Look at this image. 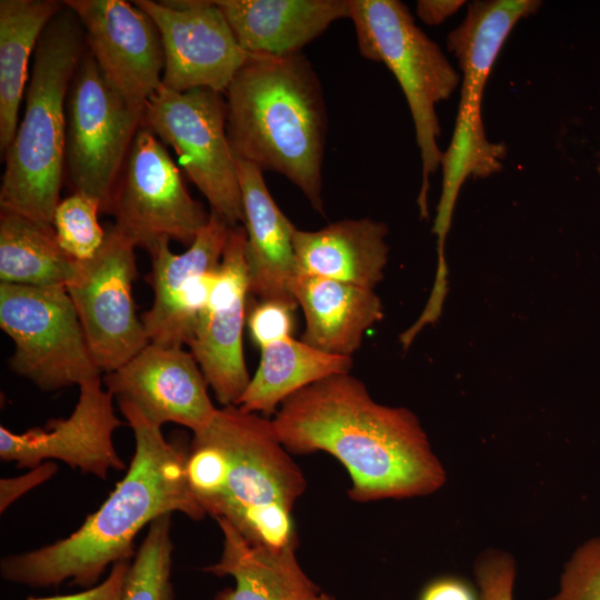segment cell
Instances as JSON below:
<instances>
[{
	"mask_svg": "<svg viewBox=\"0 0 600 600\" xmlns=\"http://www.w3.org/2000/svg\"><path fill=\"white\" fill-rule=\"evenodd\" d=\"M388 227L370 218L343 219L316 231L294 229L298 273L352 283L367 289L383 279Z\"/></svg>",
	"mask_w": 600,
	"mask_h": 600,
	"instance_id": "21",
	"label": "cell"
},
{
	"mask_svg": "<svg viewBox=\"0 0 600 600\" xmlns=\"http://www.w3.org/2000/svg\"><path fill=\"white\" fill-rule=\"evenodd\" d=\"M142 127L171 146L188 177L232 227L243 223L236 160L226 130L220 92L196 88L183 92L160 86L147 100Z\"/></svg>",
	"mask_w": 600,
	"mask_h": 600,
	"instance_id": "10",
	"label": "cell"
},
{
	"mask_svg": "<svg viewBox=\"0 0 600 600\" xmlns=\"http://www.w3.org/2000/svg\"><path fill=\"white\" fill-rule=\"evenodd\" d=\"M100 203L79 192L60 200L52 226L61 248L76 261H88L101 248L106 230L98 221Z\"/></svg>",
	"mask_w": 600,
	"mask_h": 600,
	"instance_id": "28",
	"label": "cell"
},
{
	"mask_svg": "<svg viewBox=\"0 0 600 600\" xmlns=\"http://www.w3.org/2000/svg\"><path fill=\"white\" fill-rule=\"evenodd\" d=\"M239 179L249 292L260 301H281L297 307L291 284L298 273L292 236L296 227L279 209L256 164L234 157Z\"/></svg>",
	"mask_w": 600,
	"mask_h": 600,
	"instance_id": "19",
	"label": "cell"
},
{
	"mask_svg": "<svg viewBox=\"0 0 600 600\" xmlns=\"http://www.w3.org/2000/svg\"><path fill=\"white\" fill-rule=\"evenodd\" d=\"M538 0H477L468 4L463 21L447 38L461 70V91L450 143L442 152V188L432 232L438 261H446L444 244L456 202L466 180L486 178L502 168L503 144L490 142L482 122L484 87L517 23L534 13Z\"/></svg>",
	"mask_w": 600,
	"mask_h": 600,
	"instance_id": "6",
	"label": "cell"
},
{
	"mask_svg": "<svg viewBox=\"0 0 600 600\" xmlns=\"http://www.w3.org/2000/svg\"><path fill=\"white\" fill-rule=\"evenodd\" d=\"M84 38L79 18L66 4L39 38L23 117L4 152L1 209L52 224L64 168L66 101Z\"/></svg>",
	"mask_w": 600,
	"mask_h": 600,
	"instance_id": "5",
	"label": "cell"
},
{
	"mask_svg": "<svg viewBox=\"0 0 600 600\" xmlns=\"http://www.w3.org/2000/svg\"><path fill=\"white\" fill-rule=\"evenodd\" d=\"M358 47L366 59L382 62L393 73L407 99L422 163L418 196L420 216L428 219L429 179L441 163L436 106L460 83V74L440 47L416 23L398 0H350Z\"/></svg>",
	"mask_w": 600,
	"mask_h": 600,
	"instance_id": "7",
	"label": "cell"
},
{
	"mask_svg": "<svg viewBox=\"0 0 600 600\" xmlns=\"http://www.w3.org/2000/svg\"><path fill=\"white\" fill-rule=\"evenodd\" d=\"M463 3V0H419L416 12L426 24L438 26L456 13Z\"/></svg>",
	"mask_w": 600,
	"mask_h": 600,
	"instance_id": "35",
	"label": "cell"
},
{
	"mask_svg": "<svg viewBox=\"0 0 600 600\" xmlns=\"http://www.w3.org/2000/svg\"><path fill=\"white\" fill-rule=\"evenodd\" d=\"M134 248L114 224L108 227L99 251L79 261L66 287L101 373L118 369L149 343L132 297Z\"/></svg>",
	"mask_w": 600,
	"mask_h": 600,
	"instance_id": "12",
	"label": "cell"
},
{
	"mask_svg": "<svg viewBox=\"0 0 600 600\" xmlns=\"http://www.w3.org/2000/svg\"><path fill=\"white\" fill-rule=\"evenodd\" d=\"M79 261L59 244L52 224L0 210V280L27 287H67Z\"/></svg>",
	"mask_w": 600,
	"mask_h": 600,
	"instance_id": "26",
	"label": "cell"
},
{
	"mask_svg": "<svg viewBox=\"0 0 600 600\" xmlns=\"http://www.w3.org/2000/svg\"><path fill=\"white\" fill-rule=\"evenodd\" d=\"M479 600H513L517 567L513 557L502 550L487 549L474 561Z\"/></svg>",
	"mask_w": 600,
	"mask_h": 600,
	"instance_id": "30",
	"label": "cell"
},
{
	"mask_svg": "<svg viewBox=\"0 0 600 600\" xmlns=\"http://www.w3.org/2000/svg\"><path fill=\"white\" fill-rule=\"evenodd\" d=\"M549 600H600V538L573 552L560 576L558 592Z\"/></svg>",
	"mask_w": 600,
	"mask_h": 600,
	"instance_id": "29",
	"label": "cell"
},
{
	"mask_svg": "<svg viewBox=\"0 0 600 600\" xmlns=\"http://www.w3.org/2000/svg\"><path fill=\"white\" fill-rule=\"evenodd\" d=\"M209 214L184 252L173 253L167 239L149 252L153 302L141 316L149 343L182 347L192 338L233 228L218 212L210 210Z\"/></svg>",
	"mask_w": 600,
	"mask_h": 600,
	"instance_id": "14",
	"label": "cell"
},
{
	"mask_svg": "<svg viewBox=\"0 0 600 600\" xmlns=\"http://www.w3.org/2000/svg\"><path fill=\"white\" fill-rule=\"evenodd\" d=\"M239 46L251 56L286 57L342 18L350 0H217Z\"/></svg>",
	"mask_w": 600,
	"mask_h": 600,
	"instance_id": "20",
	"label": "cell"
},
{
	"mask_svg": "<svg viewBox=\"0 0 600 600\" xmlns=\"http://www.w3.org/2000/svg\"><path fill=\"white\" fill-rule=\"evenodd\" d=\"M419 600H479L477 589L464 578L442 576L422 589Z\"/></svg>",
	"mask_w": 600,
	"mask_h": 600,
	"instance_id": "34",
	"label": "cell"
},
{
	"mask_svg": "<svg viewBox=\"0 0 600 600\" xmlns=\"http://www.w3.org/2000/svg\"><path fill=\"white\" fill-rule=\"evenodd\" d=\"M142 117L143 109L110 86L86 49L66 101L64 166L73 192L108 209Z\"/></svg>",
	"mask_w": 600,
	"mask_h": 600,
	"instance_id": "9",
	"label": "cell"
},
{
	"mask_svg": "<svg viewBox=\"0 0 600 600\" xmlns=\"http://www.w3.org/2000/svg\"><path fill=\"white\" fill-rule=\"evenodd\" d=\"M0 327L13 342L11 370L43 391L101 377L66 287L0 282Z\"/></svg>",
	"mask_w": 600,
	"mask_h": 600,
	"instance_id": "8",
	"label": "cell"
},
{
	"mask_svg": "<svg viewBox=\"0 0 600 600\" xmlns=\"http://www.w3.org/2000/svg\"><path fill=\"white\" fill-rule=\"evenodd\" d=\"M281 301H260L253 307L247 318L250 337L260 347H266L281 339L292 337L293 310Z\"/></svg>",
	"mask_w": 600,
	"mask_h": 600,
	"instance_id": "31",
	"label": "cell"
},
{
	"mask_svg": "<svg viewBox=\"0 0 600 600\" xmlns=\"http://www.w3.org/2000/svg\"><path fill=\"white\" fill-rule=\"evenodd\" d=\"M130 563L127 560L112 564L109 576L98 586L82 592L28 600H121L123 584Z\"/></svg>",
	"mask_w": 600,
	"mask_h": 600,
	"instance_id": "33",
	"label": "cell"
},
{
	"mask_svg": "<svg viewBox=\"0 0 600 600\" xmlns=\"http://www.w3.org/2000/svg\"><path fill=\"white\" fill-rule=\"evenodd\" d=\"M118 404L136 440L126 476L72 534L2 558L0 573L4 580L48 588L70 579L89 587L109 564L130 558L133 540L147 523L173 512L193 520L206 516L188 481V451L167 441L161 427L132 403L118 400Z\"/></svg>",
	"mask_w": 600,
	"mask_h": 600,
	"instance_id": "2",
	"label": "cell"
},
{
	"mask_svg": "<svg viewBox=\"0 0 600 600\" xmlns=\"http://www.w3.org/2000/svg\"><path fill=\"white\" fill-rule=\"evenodd\" d=\"M224 93L233 156L284 176L323 214L327 110L310 61L301 52L250 54Z\"/></svg>",
	"mask_w": 600,
	"mask_h": 600,
	"instance_id": "4",
	"label": "cell"
},
{
	"mask_svg": "<svg viewBox=\"0 0 600 600\" xmlns=\"http://www.w3.org/2000/svg\"><path fill=\"white\" fill-rule=\"evenodd\" d=\"M187 476L206 514L229 522L250 544L298 548L292 511L307 481L268 417L218 408L193 433Z\"/></svg>",
	"mask_w": 600,
	"mask_h": 600,
	"instance_id": "3",
	"label": "cell"
},
{
	"mask_svg": "<svg viewBox=\"0 0 600 600\" xmlns=\"http://www.w3.org/2000/svg\"><path fill=\"white\" fill-rule=\"evenodd\" d=\"M599 174H600V163L598 164V168H597Z\"/></svg>",
	"mask_w": 600,
	"mask_h": 600,
	"instance_id": "36",
	"label": "cell"
},
{
	"mask_svg": "<svg viewBox=\"0 0 600 600\" xmlns=\"http://www.w3.org/2000/svg\"><path fill=\"white\" fill-rule=\"evenodd\" d=\"M57 472V464L52 461L43 462L30 469L27 473L16 478L0 480V511H6L21 496L49 480Z\"/></svg>",
	"mask_w": 600,
	"mask_h": 600,
	"instance_id": "32",
	"label": "cell"
},
{
	"mask_svg": "<svg viewBox=\"0 0 600 600\" xmlns=\"http://www.w3.org/2000/svg\"><path fill=\"white\" fill-rule=\"evenodd\" d=\"M79 389L78 402L68 418L51 419L44 427L22 433L1 426V460L30 469L44 460H59L102 480L109 470H124L127 466L113 443L114 431L123 424L113 409L114 397L101 377L82 382Z\"/></svg>",
	"mask_w": 600,
	"mask_h": 600,
	"instance_id": "15",
	"label": "cell"
},
{
	"mask_svg": "<svg viewBox=\"0 0 600 600\" xmlns=\"http://www.w3.org/2000/svg\"><path fill=\"white\" fill-rule=\"evenodd\" d=\"M107 211L113 214L114 226L148 252L162 239L190 246L210 216L189 194L161 142L142 126L133 138Z\"/></svg>",
	"mask_w": 600,
	"mask_h": 600,
	"instance_id": "11",
	"label": "cell"
},
{
	"mask_svg": "<svg viewBox=\"0 0 600 600\" xmlns=\"http://www.w3.org/2000/svg\"><path fill=\"white\" fill-rule=\"evenodd\" d=\"M102 382L113 397L132 403L160 427L173 422L194 433L218 410L198 362L182 347L148 343L124 364L104 373Z\"/></svg>",
	"mask_w": 600,
	"mask_h": 600,
	"instance_id": "18",
	"label": "cell"
},
{
	"mask_svg": "<svg viewBox=\"0 0 600 600\" xmlns=\"http://www.w3.org/2000/svg\"><path fill=\"white\" fill-rule=\"evenodd\" d=\"M216 521L223 536L222 552L203 571L230 576L234 587L223 589L214 600H332L302 570L296 547H254L226 520Z\"/></svg>",
	"mask_w": 600,
	"mask_h": 600,
	"instance_id": "23",
	"label": "cell"
},
{
	"mask_svg": "<svg viewBox=\"0 0 600 600\" xmlns=\"http://www.w3.org/2000/svg\"><path fill=\"white\" fill-rule=\"evenodd\" d=\"M271 421L289 453L334 457L349 473L348 496L356 502L424 497L446 482L418 417L377 402L350 372L293 393Z\"/></svg>",
	"mask_w": 600,
	"mask_h": 600,
	"instance_id": "1",
	"label": "cell"
},
{
	"mask_svg": "<svg viewBox=\"0 0 600 600\" xmlns=\"http://www.w3.org/2000/svg\"><path fill=\"white\" fill-rule=\"evenodd\" d=\"M160 33L164 68L162 86L183 92L207 88L226 92L250 54L238 43L214 1L136 0Z\"/></svg>",
	"mask_w": 600,
	"mask_h": 600,
	"instance_id": "13",
	"label": "cell"
},
{
	"mask_svg": "<svg viewBox=\"0 0 600 600\" xmlns=\"http://www.w3.org/2000/svg\"><path fill=\"white\" fill-rule=\"evenodd\" d=\"M79 18L88 50L106 80L130 104L144 109L162 84L164 53L151 17L124 0H66Z\"/></svg>",
	"mask_w": 600,
	"mask_h": 600,
	"instance_id": "17",
	"label": "cell"
},
{
	"mask_svg": "<svg viewBox=\"0 0 600 600\" xmlns=\"http://www.w3.org/2000/svg\"><path fill=\"white\" fill-rule=\"evenodd\" d=\"M170 529L171 514L161 516L150 523L128 569L121 600H172L173 544Z\"/></svg>",
	"mask_w": 600,
	"mask_h": 600,
	"instance_id": "27",
	"label": "cell"
},
{
	"mask_svg": "<svg viewBox=\"0 0 600 600\" xmlns=\"http://www.w3.org/2000/svg\"><path fill=\"white\" fill-rule=\"evenodd\" d=\"M246 243L244 227H233L214 284L188 343L221 407L237 404L251 379L242 348L250 293Z\"/></svg>",
	"mask_w": 600,
	"mask_h": 600,
	"instance_id": "16",
	"label": "cell"
},
{
	"mask_svg": "<svg viewBox=\"0 0 600 600\" xmlns=\"http://www.w3.org/2000/svg\"><path fill=\"white\" fill-rule=\"evenodd\" d=\"M260 362L238 406L247 412L276 413L299 390L333 374L348 373L352 358L320 351L292 337L262 347Z\"/></svg>",
	"mask_w": 600,
	"mask_h": 600,
	"instance_id": "24",
	"label": "cell"
},
{
	"mask_svg": "<svg viewBox=\"0 0 600 600\" xmlns=\"http://www.w3.org/2000/svg\"><path fill=\"white\" fill-rule=\"evenodd\" d=\"M64 8L58 0L0 1V149L12 142L29 60L47 24Z\"/></svg>",
	"mask_w": 600,
	"mask_h": 600,
	"instance_id": "25",
	"label": "cell"
},
{
	"mask_svg": "<svg viewBox=\"0 0 600 600\" xmlns=\"http://www.w3.org/2000/svg\"><path fill=\"white\" fill-rule=\"evenodd\" d=\"M291 292L304 314L301 340L330 354L352 358L364 332L383 317L377 293L352 283L297 273Z\"/></svg>",
	"mask_w": 600,
	"mask_h": 600,
	"instance_id": "22",
	"label": "cell"
}]
</instances>
